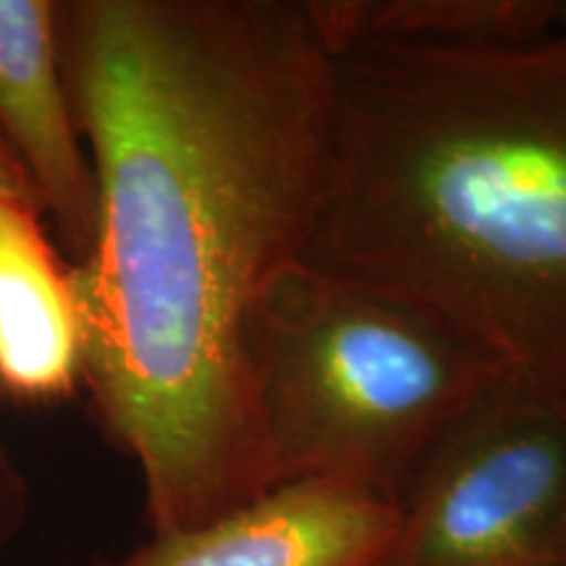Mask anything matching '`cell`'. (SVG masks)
Returning a JSON list of instances; mask_svg holds the SVG:
<instances>
[{"instance_id": "cell-1", "label": "cell", "mask_w": 566, "mask_h": 566, "mask_svg": "<svg viewBox=\"0 0 566 566\" xmlns=\"http://www.w3.org/2000/svg\"><path fill=\"white\" fill-rule=\"evenodd\" d=\"M61 59L95 179L82 384L153 533L192 530L273 488L250 328L321 221L334 51L310 0H76Z\"/></svg>"}, {"instance_id": "cell-2", "label": "cell", "mask_w": 566, "mask_h": 566, "mask_svg": "<svg viewBox=\"0 0 566 566\" xmlns=\"http://www.w3.org/2000/svg\"><path fill=\"white\" fill-rule=\"evenodd\" d=\"M304 263L424 310L509 384L566 396V27L336 51Z\"/></svg>"}, {"instance_id": "cell-3", "label": "cell", "mask_w": 566, "mask_h": 566, "mask_svg": "<svg viewBox=\"0 0 566 566\" xmlns=\"http://www.w3.org/2000/svg\"><path fill=\"white\" fill-rule=\"evenodd\" d=\"M273 488L336 480L399 506L430 451L501 380L399 296L300 263L250 328Z\"/></svg>"}, {"instance_id": "cell-4", "label": "cell", "mask_w": 566, "mask_h": 566, "mask_svg": "<svg viewBox=\"0 0 566 566\" xmlns=\"http://www.w3.org/2000/svg\"><path fill=\"white\" fill-rule=\"evenodd\" d=\"M388 566H566V396L480 399L399 501Z\"/></svg>"}, {"instance_id": "cell-5", "label": "cell", "mask_w": 566, "mask_h": 566, "mask_svg": "<svg viewBox=\"0 0 566 566\" xmlns=\"http://www.w3.org/2000/svg\"><path fill=\"white\" fill-rule=\"evenodd\" d=\"M396 537V504L336 480H294L95 566H388Z\"/></svg>"}, {"instance_id": "cell-6", "label": "cell", "mask_w": 566, "mask_h": 566, "mask_svg": "<svg viewBox=\"0 0 566 566\" xmlns=\"http://www.w3.org/2000/svg\"><path fill=\"white\" fill-rule=\"evenodd\" d=\"M0 137L30 176L71 263L95 237V179L61 59V3L0 0Z\"/></svg>"}, {"instance_id": "cell-7", "label": "cell", "mask_w": 566, "mask_h": 566, "mask_svg": "<svg viewBox=\"0 0 566 566\" xmlns=\"http://www.w3.org/2000/svg\"><path fill=\"white\" fill-rule=\"evenodd\" d=\"M42 210L0 195V391L19 405H53L84 375L74 263L51 242Z\"/></svg>"}, {"instance_id": "cell-8", "label": "cell", "mask_w": 566, "mask_h": 566, "mask_svg": "<svg viewBox=\"0 0 566 566\" xmlns=\"http://www.w3.org/2000/svg\"><path fill=\"white\" fill-rule=\"evenodd\" d=\"M331 51L363 40L520 42L556 30L548 0H310Z\"/></svg>"}, {"instance_id": "cell-9", "label": "cell", "mask_w": 566, "mask_h": 566, "mask_svg": "<svg viewBox=\"0 0 566 566\" xmlns=\"http://www.w3.org/2000/svg\"><path fill=\"white\" fill-rule=\"evenodd\" d=\"M0 195L17 197V200L38 205L42 210L40 197L34 192L30 176L24 174V168H21L17 155L9 150V145H6L3 137H0Z\"/></svg>"}, {"instance_id": "cell-10", "label": "cell", "mask_w": 566, "mask_h": 566, "mask_svg": "<svg viewBox=\"0 0 566 566\" xmlns=\"http://www.w3.org/2000/svg\"><path fill=\"white\" fill-rule=\"evenodd\" d=\"M13 506H17V493H13L9 470H6L3 459H0V537H3L6 527H9V522L13 516Z\"/></svg>"}, {"instance_id": "cell-11", "label": "cell", "mask_w": 566, "mask_h": 566, "mask_svg": "<svg viewBox=\"0 0 566 566\" xmlns=\"http://www.w3.org/2000/svg\"><path fill=\"white\" fill-rule=\"evenodd\" d=\"M556 21L558 27H566V3H556Z\"/></svg>"}]
</instances>
